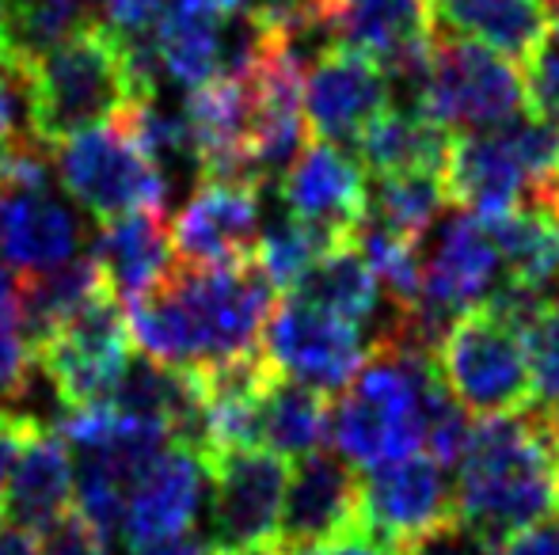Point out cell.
Segmentation results:
<instances>
[{
  "label": "cell",
  "mask_w": 559,
  "mask_h": 555,
  "mask_svg": "<svg viewBox=\"0 0 559 555\" xmlns=\"http://www.w3.org/2000/svg\"><path fill=\"white\" fill-rule=\"evenodd\" d=\"M206 487V464L187 445H171L130 491L122 514L126 548H145L156 541L191 533Z\"/></svg>",
  "instance_id": "obj_19"
},
{
  "label": "cell",
  "mask_w": 559,
  "mask_h": 555,
  "mask_svg": "<svg viewBox=\"0 0 559 555\" xmlns=\"http://www.w3.org/2000/svg\"><path fill=\"white\" fill-rule=\"evenodd\" d=\"M438 377L468 415L495 419L537 403L525 331L491 304L456 316L435 347Z\"/></svg>",
  "instance_id": "obj_6"
},
{
  "label": "cell",
  "mask_w": 559,
  "mask_h": 555,
  "mask_svg": "<svg viewBox=\"0 0 559 555\" xmlns=\"http://www.w3.org/2000/svg\"><path fill=\"white\" fill-rule=\"evenodd\" d=\"M346 240H354V237H332V232L312 229V225H301V221H294V217H282L271 229L259 232L251 263L259 267V275L271 281L274 293L286 297L301 286L305 275H309L332 248L346 244Z\"/></svg>",
  "instance_id": "obj_31"
},
{
  "label": "cell",
  "mask_w": 559,
  "mask_h": 555,
  "mask_svg": "<svg viewBox=\"0 0 559 555\" xmlns=\"http://www.w3.org/2000/svg\"><path fill=\"white\" fill-rule=\"evenodd\" d=\"M76 468L69 457V445L53 430H38L27 442L23 457L15 460V472L8 480L4 506L12 526L27 533H43L66 510H73Z\"/></svg>",
  "instance_id": "obj_23"
},
{
  "label": "cell",
  "mask_w": 559,
  "mask_h": 555,
  "mask_svg": "<svg viewBox=\"0 0 559 555\" xmlns=\"http://www.w3.org/2000/svg\"><path fill=\"white\" fill-rule=\"evenodd\" d=\"M81 221L50 191L0 194V260L23 275H46L76 260Z\"/></svg>",
  "instance_id": "obj_21"
},
{
  "label": "cell",
  "mask_w": 559,
  "mask_h": 555,
  "mask_svg": "<svg viewBox=\"0 0 559 555\" xmlns=\"http://www.w3.org/2000/svg\"><path fill=\"white\" fill-rule=\"evenodd\" d=\"M294 293L305 297L309 304H317V309L346 319V324H354V327L373 324L377 312H381V304H389L354 240L332 248V252H328L324 260L305 275V281L294 289Z\"/></svg>",
  "instance_id": "obj_29"
},
{
  "label": "cell",
  "mask_w": 559,
  "mask_h": 555,
  "mask_svg": "<svg viewBox=\"0 0 559 555\" xmlns=\"http://www.w3.org/2000/svg\"><path fill=\"white\" fill-rule=\"evenodd\" d=\"M133 339L126 309L118 297L96 301L81 316L69 319L61 331L31 350V362L58 393L61 408H99L111 403L118 381L133 362Z\"/></svg>",
  "instance_id": "obj_9"
},
{
  "label": "cell",
  "mask_w": 559,
  "mask_h": 555,
  "mask_svg": "<svg viewBox=\"0 0 559 555\" xmlns=\"http://www.w3.org/2000/svg\"><path fill=\"white\" fill-rule=\"evenodd\" d=\"M320 27L335 46L366 53L392 81L423 76L435 43V0H328Z\"/></svg>",
  "instance_id": "obj_14"
},
{
  "label": "cell",
  "mask_w": 559,
  "mask_h": 555,
  "mask_svg": "<svg viewBox=\"0 0 559 555\" xmlns=\"http://www.w3.org/2000/svg\"><path fill=\"white\" fill-rule=\"evenodd\" d=\"M282 206L301 225L332 237H354L369 221L366 168L338 145L305 141L282 176Z\"/></svg>",
  "instance_id": "obj_16"
},
{
  "label": "cell",
  "mask_w": 559,
  "mask_h": 555,
  "mask_svg": "<svg viewBox=\"0 0 559 555\" xmlns=\"http://www.w3.org/2000/svg\"><path fill=\"white\" fill-rule=\"evenodd\" d=\"M27 134V81L23 65L0 73V145L23 141Z\"/></svg>",
  "instance_id": "obj_38"
},
{
  "label": "cell",
  "mask_w": 559,
  "mask_h": 555,
  "mask_svg": "<svg viewBox=\"0 0 559 555\" xmlns=\"http://www.w3.org/2000/svg\"><path fill=\"white\" fill-rule=\"evenodd\" d=\"M559 464V415L530 403L479 419L456 460V526L484 555L522 529L552 518Z\"/></svg>",
  "instance_id": "obj_2"
},
{
  "label": "cell",
  "mask_w": 559,
  "mask_h": 555,
  "mask_svg": "<svg viewBox=\"0 0 559 555\" xmlns=\"http://www.w3.org/2000/svg\"><path fill=\"white\" fill-rule=\"evenodd\" d=\"M206 480L214 487L210 506V552L233 555L278 544V518L286 503L289 460L266 449H236L210 460Z\"/></svg>",
  "instance_id": "obj_12"
},
{
  "label": "cell",
  "mask_w": 559,
  "mask_h": 555,
  "mask_svg": "<svg viewBox=\"0 0 559 555\" xmlns=\"http://www.w3.org/2000/svg\"><path fill=\"white\" fill-rule=\"evenodd\" d=\"M328 396L271 373L263 396H259V449L282 460L312 457L328 445Z\"/></svg>",
  "instance_id": "obj_27"
},
{
  "label": "cell",
  "mask_w": 559,
  "mask_h": 555,
  "mask_svg": "<svg viewBox=\"0 0 559 555\" xmlns=\"http://www.w3.org/2000/svg\"><path fill=\"white\" fill-rule=\"evenodd\" d=\"M153 53L160 61V73L168 81L183 84L187 92L202 88L214 76L225 73L228 43L222 20L210 12H191V8H171L156 31L148 35Z\"/></svg>",
  "instance_id": "obj_28"
},
{
  "label": "cell",
  "mask_w": 559,
  "mask_h": 555,
  "mask_svg": "<svg viewBox=\"0 0 559 555\" xmlns=\"http://www.w3.org/2000/svg\"><path fill=\"white\" fill-rule=\"evenodd\" d=\"M358 164L377 179L415 176V171H442L449 153V130L423 119L419 111H389L373 119L354 141Z\"/></svg>",
  "instance_id": "obj_26"
},
{
  "label": "cell",
  "mask_w": 559,
  "mask_h": 555,
  "mask_svg": "<svg viewBox=\"0 0 559 555\" xmlns=\"http://www.w3.org/2000/svg\"><path fill=\"white\" fill-rule=\"evenodd\" d=\"M530 347V373H533V396L540 408L559 411V293L545 309V316L525 335Z\"/></svg>",
  "instance_id": "obj_33"
},
{
  "label": "cell",
  "mask_w": 559,
  "mask_h": 555,
  "mask_svg": "<svg viewBox=\"0 0 559 555\" xmlns=\"http://www.w3.org/2000/svg\"><path fill=\"white\" fill-rule=\"evenodd\" d=\"M552 31H556V38H559V0H556V27Z\"/></svg>",
  "instance_id": "obj_48"
},
{
  "label": "cell",
  "mask_w": 559,
  "mask_h": 555,
  "mask_svg": "<svg viewBox=\"0 0 559 555\" xmlns=\"http://www.w3.org/2000/svg\"><path fill=\"white\" fill-rule=\"evenodd\" d=\"M491 555H559V518H545L499 544Z\"/></svg>",
  "instance_id": "obj_40"
},
{
  "label": "cell",
  "mask_w": 559,
  "mask_h": 555,
  "mask_svg": "<svg viewBox=\"0 0 559 555\" xmlns=\"http://www.w3.org/2000/svg\"><path fill=\"white\" fill-rule=\"evenodd\" d=\"M99 0H8V27H12V50L20 65H31L43 53L58 50L66 38L88 27L92 8Z\"/></svg>",
  "instance_id": "obj_32"
},
{
  "label": "cell",
  "mask_w": 559,
  "mask_h": 555,
  "mask_svg": "<svg viewBox=\"0 0 559 555\" xmlns=\"http://www.w3.org/2000/svg\"><path fill=\"white\" fill-rule=\"evenodd\" d=\"M445 206L449 198H445L442 171H415V176L377 179L373 194H369L373 225L389 229L392 237L412 240V244H423V237L435 229Z\"/></svg>",
  "instance_id": "obj_30"
},
{
  "label": "cell",
  "mask_w": 559,
  "mask_h": 555,
  "mask_svg": "<svg viewBox=\"0 0 559 555\" xmlns=\"http://www.w3.org/2000/svg\"><path fill=\"white\" fill-rule=\"evenodd\" d=\"M438 31L468 38L507 61H530L556 27V0H435Z\"/></svg>",
  "instance_id": "obj_22"
},
{
  "label": "cell",
  "mask_w": 559,
  "mask_h": 555,
  "mask_svg": "<svg viewBox=\"0 0 559 555\" xmlns=\"http://www.w3.org/2000/svg\"><path fill=\"white\" fill-rule=\"evenodd\" d=\"M130 555H214L210 544L194 533H183V536H171V541H156V544H145V548H130Z\"/></svg>",
  "instance_id": "obj_41"
},
{
  "label": "cell",
  "mask_w": 559,
  "mask_h": 555,
  "mask_svg": "<svg viewBox=\"0 0 559 555\" xmlns=\"http://www.w3.org/2000/svg\"><path fill=\"white\" fill-rule=\"evenodd\" d=\"M31 347L20 324H0V396H23L31 385Z\"/></svg>",
  "instance_id": "obj_37"
},
{
  "label": "cell",
  "mask_w": 559,
  "mask_h": 555,
  "mask_svg": "<svg viewBox=\"0 0 559 555\" xmlns=\"http://www.w3.org/2000/svg\"><path fill=\"white\" fill-rule=\"evenodd\" d=\"M525 114L540 122L559 126V38L548 35L537 46L530 61H525Z\"/></svg>",
  "instance_id": "obj_34"
},
{
  "label": "cell",
  "mask_w": 559,
  "mask_h": 555,
  "mask_svg": "<svg viewBox=\"0 0 559 555\" xmlns=\"http://www.w3.org/2000/svg\"><path fill=\"white\" fill-rule=\"evenodd\" d=\"M38 555H107V536L76 510H66L38 533Z\"/></svg>",
  "instance_id": "obj_35"
},
{
  "label": "cell",
  "mask_w": 559,
  "mask_h": 555,
  "mask_svg": "<svg viewBox=\"0 0 559 555\" xmlns=\"http://www.w3.org/2000/svg\"><path fill=\"white\" fill-rule=\"evenodd\" d=\"M361 533V475L332 449L289 464L278 548L289 555L320 552Z\"/></svg>",
  "instance_id": "obj_13"
},
{
  "label": "cell",
  "mask_w": 559,
  "mask_h": 555,
  "mask_svg": "<svg viewBox=\"0 0 559 555\" xmlns=\"http://www.w3.org/2000/svg\"><path fill=\"white\" fill-rule=\"evenodd\" d=\"M107 12V27L122 38H148L156 23L176 8V0H99Z\"/></svg>",
  "instance_id": "obj_36"
},
{
  "label": "cell",
  "mask_w": 559,
  "mask_h": 555,
  "mask_svg": "<svg viewBox=\"0 0 559 555\" xmlns=\"http://www.w3.org/2000/svg\"><path fill=\"white\" fill-rule=\"evenodd\" d=\"M259 244V186L202 183L171 221V252L183 267H240Z\"/></svg>",
  "instance_id": "obj_17"
},
{
  "label": "cell",
  "mask_w": 559,
  "mask_h": 555,
  "mask_svg": "<svg viewBox=\"0 0 559 555\" xmlns=\"http://www.w3.org/2000/svg\"><path fill=\"white\" fill-rule=\"evenodd\" d=\"M92 255L126 309L138 297L153 293L176 267L168 217L156 209H138V214L104 221L92 237Z\"/></svg>",
  "instance_id": "obj_20"
},
{
  "label": "cell",
  "mask_w": 559,
  "mask_h": 555,
  "mask_svg": "<svg viewBox=\"0 0 559 555\" xmlns=\"http://www.w3.org/2000/svg\"><path fill=\"white\" fill-rule=\"evenodd\" d=\"M27 134L58 153L66 141L115 122L160 92V61L148 38H122L107 23H88L58 50L23 65Z\"/></svg>",
  "instance_id": "obj_3"
},
{
  "label": "cell",
  "mask_w": 559,
  "mask_h": 555,
  "mask_svg": "<svg viewBox=\"0 0 559 555\" xmlns=\"http://www.w3.org/2000/svg\"><path fill=\"white\" fill-rule=\"evenodd\" d=\"M442 385L435 347L412 324L369 342V358L335 396L328 442L350 468H373L423 453L427 400Z\"/></svg>",
  "instance_id": "obj_4"
},
{
  "label": "cell",
  "mask_w": 559,
  "mask_h": 555,
  "mask_svg": "<svg viewBox=\"0 0 559 555\" xmlns=\"http://www.w3.org/2000/svg\"><path fill=\"white\" fill-rule=\"evenodd\" d=\"M392 107V76L366 53L324 46L305 73V126L312 141L346 145Z\"/></svg>",
  "instance_id": "obj_15"
},
{
  "label": "cell",
  "mask_w": 559,
  "mask_h": 555,
  "mask_svg": "<svg viewBox=\"0 0 559 555\" xmlns=\"http://www.w3.org/2000/svg\"><path fill=\"white\" fill-rule=\"evenodd\" d=\"M8 69H20L15 61V50H12V27H8V0H0V73Z\"/></svg>",
  "instance_id": "obj_44"
},
{
  "label": "cell",
  "mask_w": 559,
  "mask_h": 555,
  "mask_svg": "<svg viewBox=\"0 0 559 555\" xmlns=\"http://www.w3.org/2000/svg\"><path fill=\"white\" fill-rule=\"evenodd\" d=\"M502 263V281L533 293H559V221L537 202L479 221Z\"/></svg>",
  "instance_id": "obj_25"
},
{
  "label": "cell",
  "mask_w": 559,
  "mask_h": 555,
  "mask_svg": "<svg viewBox=\"0 0 559 555\" xmlns=\"http://www.w3.org/2000/svg\"><path fill=\"white\" fill-rule=\"evenodd\" d=\"M53 164H58V179L69 198L88 209L99 225L138 214V209L164 214L168 206V179L153 168V160L118 122L66 141L53 153Z\"/></svg>",
  "instance_id": "obj_8"
},
{
  "label": "cell",
  "mask_w": 559,
  "mask_h": 555,
  "mask_svg": "<svg viewBox=\"0 0 559 555\" xmlns=\"http://www.w3.org/2000/svg\"><path fill=\"white\" fill-rule=\"evenodd\" d=\"M271 309L274 289L255 263L217 270L176 263L153 293L126 304V324L148 362L210 370L255 354Z\"/></svg>",
  "instance_id": "obj_1"
},
{
  "label": "cell",
  "mask_w": 559,
  "mask_h": 555,
  "mask_svg": "<svg viewBox=\"0 0 559 555\" xmlns=\"http://www.w3.org/2000/svg\"><path fill=\"white\" fill-rule=\"evenodd\" d=\"M456 533H461V529H456ZM456 533H449V536H438V541L423 544V548H419V552H415V555H461V552H456V548H453Z\"/></svg>",
  "instance_id": "obj_46"
},
{
  "label": "cell",
  "mask_w": 559,
  "mask_h": 555,
  "mask_svg": "<svg viewBox=\"0 0 559 555\" xmlns=\"http://www.w3.org/2000/svg\"><path fill=\"white\" fill-rule=\"evenodd\" d=\"M38 430H43L38 419L20 415V411H0V506H4V491L15 472V460L23 457V449H27V442Z\"/></svg>",
  "instance_id": "obj_39"
},
{
  "label": "cell",
  "mask_w": 559,
  "mask_h": 555,
  "mask_svg": "<svg viewBox=\"0 0 559 555\" xmlns=\"http://www.w3.org/2000/svg\"><path fill=\"white\" fill-rule=\"evenodd\" d=\"M442 183L449 206H456V214L476 217V221L525 206V194L533 191L507 130L449 137Z\"/></svg>",
  "instance_id": "obj_18"
},
{
  "label": "cell",
  "mask_w": 559,
  "mask_h": 555,
  "mask_svg": "<svg viewBox=\"0 0 559 555\" xmlns=\"http://www.w3.org/2000/svg\"><path fill=\"white\" fill-rule=\"evenodd\" d=\"M412 111L464 134L507 130L525 114V84L502 53L435 31L427 69L412 88Z\"/></svg>",
  "instance_id": "obj_5"
},
{
  "label": "cell",
  "mask_w": 559,
  "mask_h": 555,
  "mask_svg": "<svg viewBox=\"0 0 559 555\" xmlns=\"http://www.w3.org/2000/svg\"><path fill=\"white\" fill-rule=\"evenodd\" d=\"M556 506H559V464H556Z\"/></svg>",
  "instance_id": "obj_49"
},
{
  "label": "cell",
  "mask_w": 559,
  "mask_h": 555,
  "mask_svg": "<svg viewBox=\"0 0 559 555\" xmlns=\"http://www.w3.org/2000/svg\"><path fill=\"white\" fill-rule=\"evenodd\" d=\"M0 555H38V536L20 526H0Z\"/></svg>",
  "instance_id": "obj_42"
},
{
  "label": "cell",
  "mask_w": 559,
  "mask_h": 555,
  "mask_svg": "<svg viewBox=\"0 0 559 555\" xmlns=\"http://www.w3.org/2000/svg\"><path fill=\"white\" fill-rule=\"evenodd\" d=\"M301 555H392L389 548H381L377 541H369V536H350V541L343 544H332V548H320V552H301Z\"/></svg>",
  "instance_id": "obj_43"
},
{
  "label": "cell",
  "mask_w": 559,
  "mask_h": 555,
  "mask_svg": "<svg viewBox=\"0 0 559 555\" xmlns=\"http://www.w3.org/2000/svg\"><path fill=\"white\" fill-rule=\"evenodd\" d=\"M115 297L111 281L92 252H81L66 267L46 270V275H20V331L27 347L35 350L43 339L92 309L96 301Z\"/></svg>",
  "instance_id": "obj_24"
},
{
  "label": "cell",
  "mask_w": 559,
  "mask_h": 555,
  "mask_svg": "<svg viewBox=\"0 0 559 555\" xmlns=\"http://www.w3.org/2000/svg\"><path fill=\"white\" fill-rule=\"evenodd\" d=\"M259 354L278 377L312 388L320 396H338L354 381V373L366 365L369 342L361 327L289 293L266 316Z\"/></svg>",
  "instance_id": "obj_10"
},
{
  "label": "cell",
  "mask_w": 559,
  "mask_h": 555,
  "mask_svg": "<svg viewBox=\"0 0 559 555\" xmlns=\"http://www.w3.org/2000/svg\"><path fill=\"white\" fill-rule=\"evenodd\" d=\"M502 281V263L487 229L468 214H453L438 225L435 248L423 260L419 304L412 327L423 342L438 347L442 331L456 316L491 301Z\"/></svg>",
  "instance_id": "obj_11"
},
{
  "label": "cell",
  "mask_w": 559,
  "mask_h": 555,
  "mask_svg": "<svg viewBox=\"0 0 559 555\" xmlns=\"http://www.w3.org/2000/svg\"><path fill=\"white\" fill-rule=\"evenodd\" d=\"M456 498L449 468L412 453L361 475V536L392 555H415L423 544L456 533Z\"/></svg>",
  "instance_id": "obj_7"
},
{
  "label": "cell",
  "mask_w": 559,
  "mask_h": 555,
  "mask_svg": "<svg viewBox=\"0 0 559 555\" xmlns=\"http://www.w3.org/2000/svg\"><path fill=\"white\" fill-rule=\"evenodd\" d=\"M533 202H537V206H545L548 214H552L556 221H559V179H552V183H548L545 191L533 194Z\"/></svg>",
  "instance_id": "obj_45"
},
{
  "label": "cell",
  "mask_w": 559,
  "mask_h": 555,
  "mask_svg": "<svg viewBox=\"0 0 559 555\" xmlns=\"http://www.w3.org/2000/svg\"><path fill=\"white\" fill-rule=\"evenodd\" d=\"M233 555H289V552L278 548V544H263V548H248V552H233Z\"/></svg>",
  "instance_id": "obj_47"
}]
</instances>
